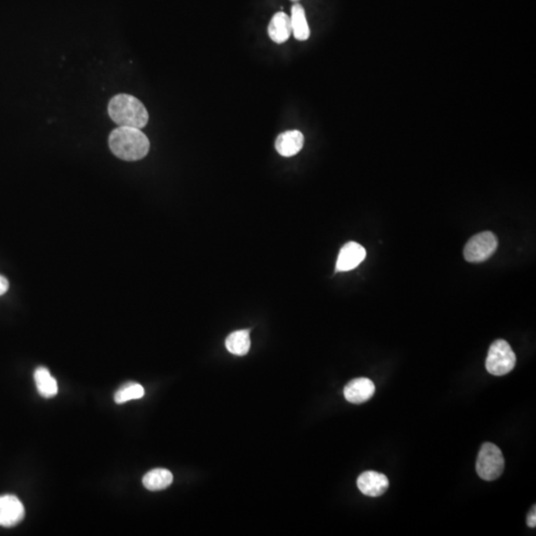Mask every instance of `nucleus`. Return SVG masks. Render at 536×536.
<instances>
[{"label": "nucleus", "mask_w": 536, "mask_h": 536, "mask_svg": "<svg viewBox=\"0 0 536 536\" xmlns=\"http://www.w3.org/2000/svg\"><path fill=\"white\" fill-rule=\"evenodd\" d=\"M108 145L113 154L124 161H138L148 154L150 139L136 127L119 126L112 131Z\"/></svg>", "instance_id": "nucleus-1"}, {"label": "nucleus", "mask_w": 536, "mask_h": 536, "mask_svg": "<svg viewBox=\"0 0 536 536\" xmlns=\"http://www.w3.org/2000/svg\"><path fill=\"white\" fill-rule=\"evenodd\" d=\"M108 115L119 126L143 129L148 124L150 115L145 106L131 94H119L108 103Z\"/></svg>", "instance_id": "nucleus-2"}, {"label": "nucleus", "mask_w": 536, "mask_h": 536, "mask_svg": "<svg viewBox=\"0 0 536 536\" xmlns=\"http://www.w3.org/2000/svg\"><path fill=\"white\" fill-rule=\"evenodd\" d=\"M477 473L485 481H495L505 470V458L502 451L493 443L481 446L476 463Z\"/></svg>", "instance_id": "nucleus-3"}, {"label": "nucleus", "mask_w": 536, "mask_h": 536, "mask_svg": "<svg viewBox=\"0 0 536 536\" xmlns=\"http://www.w3.org/2000/svg\"><path fill=\"white\" fill-rule=\"evenodd\" d=\"M516 356L505 340H497L491 345L486 361V370L491 375H505L516 367Z\"/></svg>", "instance_id": "nucleus-4"}, {"label": "nucleus", "mask_w": 536, "mask_h": 536, "mask_svg": "<svg viewBox=\"0 0 536 536\" xmlns=\"http://www.w3.org/2000/svg\"><path fill=\"white\" fill-rule=\"evenodd\" d=\"M498 245V238L492 231L478 233L467 242L464 249L465 259L475 263L488 261L495 254Z\"/></svg>", "instance_id": "nucleus-5"}, {"label": "nucleus", "mask_w": 536, "mask_h": 536, "mask_svg": "<svg viewBox=\"0 0 536 536\" xmlns=\"http://www.w3.org/2000/svg\"><path fill=\"white\" fill-rule=\"evenodd\" d=\"M25 509L18 498L13 495L0 497V526L13 528L24 519Z\"/></svg>", "instance_id": "nucleus-6"}, {"label": "nucleus", "mask_w": 536, "mask_h": 536, "mask_svg": "<svg viewBox=\"0 0 536 536\" xmlns=\"http://www.w3.org/2000/svg\"><path fill=\"white\" fill-rule=\"evenodd\" d=\"M365 256H367V252L360 243L355 242L346 243L340 250L336 271L344 273V271L353 270L362 263Z\"/></svg>", "instance_id": "nucleus-7"}, {"label": "nucleus", "mask_w": 536, "mask_h": 536, "mask_svg": "<svg viewBox=\"0 0 536 536\" xmlns=\"http://www.w3.org/2000/svg\"><path fill=\"white\" fill-rule=\"evenodd\" d=\"M356 484L363 495L374 498L381 497L389 486V481L386 475L375 471H367L361 475Z\"/></svg>", "instance_id": "nucleus-8"}, {"label": "nucleus", "mask_w": 536, "mask_h": 536, "mask_svg": "<svg viewBox=\"0 0 536 536\" xmlns=\"http://www.w3.org/2000/svg\"><path fill=\"white\" fill-rule=\"evenodd\" d=\"M375 393L374 382L367 377L353 379L345 386L344 396L353 405H362L370 400Z\"/></svg>", "instance_id": "nucleus-9"}, {"label": "nucleus", "mask_w": 536, "mask_h": 536, "mask_svg": "<svg viewBox=\"0 0 536 536\" xmlns=\"http://www.w3.org/2000/svg\"><path fill=\"white\" fill-rule=\"evenodd\" d=\"M303 133L299 131L282 132L275 140V148L283 157H292L302 150L304 146Z\"/></svg>", "instance_id": "nucleus-10"}, {"label": "nucleus", "mask_w": 536, "mask_h": 536, "mask_svg": "<svg viewBox=\"0 0 536 536\" xmlns=\"http://www.w3.org/2000/svg\"><path fill=\"white\" fill-rule=\"evenodd\" d=\"M268 35L276 44L287 42L292 34L291 20L284 13L275 14L268 25Z\"/></svg>", "instance_id": "nucleus-11"}, {"label": "nucleus", "mask_w": 536, "mask_h": 536, "mask_svg": "<svg viewBox=\"0 0 536 536\" xmlns=\"http://www.w3.org/2000/svg\"><path fill=\"white\" fill-rule=\"evenodd\" d=\"M292 33L295 39L306 41L310 37V28L307 22L305 9L301 4L296 3L291 8Z\"/></svg>", "instance_id": "nucleus-12"}, {"label": "nucleus", "mask_w": 536, "mask_h": 536, "mask_svg": "<svg viewBox=\"0 0 536 536\" xmlns=\"http://www.w3.org/2000/svg\"><path fill=\"white\" fill-rule=\"evenodd\" d=\"M143 486L151 492L165 490L173 483V475L166 469H154L143 477Z\"/></svg>", "instance_id": "nucleus-13"}, {"label": "nucleus", "mask_w": 536, "mask_h": 536, "mask_svg": "<svg viewBox=\"0 0 536 536\" xmlns=\"http://www.w3.org/2000/svg\"><path fill=\"white\" fill-rule=\"evenodd\" d=\"M38 393L45 398H54L58 393V384L46 368H38L34 372Z\"/></svg>", "instance_id": "nucleus-14"}, {"label": "nucleus", "mask_w": 536, "mask_h": 536, "mask_svg": "<svg viewBox=\"0 0 536 536\" xmlns=\"http://www.w3.org/2000/svg\"><path fill=\"white\" fill-rule=\"evenodd\" d=\"M226 347L233 355H247L250 349L249 331L240 330L231 333L230 336L226 338Z\"/></svg>", "instance_id": "nucleus-15"}, {"label": "nucleus", "mask_w": 536, "mask_h": 536, "mask_svg": "<svg viewBox=\"0 0 536 536\" xmlns=\"http://www.w3.org/2000/svg\"><path fill=\"white\" fill-rule=\"evenodd\" d=\"M143 386L139 384H136V382H131V384H127L126 386H122L117 391V393L115 394V401L117 405H122V403L129 400L143 398Z\"/></svg>", "instance_id": "nucleus-16"}, {"label": "nucleus", "mask_w": 536, "mask_h": 536, "mask_svg": "<svg viewBox=\"0 0 536 536\" xmlns=\"http://www.w3.org/2000/svg\"><path fill=\"white\" fill-rule=\"evenodd\" d=\"M528 526H530V528H535L536 526L535 505L533 507V509H531L530 514H528Z\"/></svg>", "instance_id": "nucleus-17"}, {"label": "nucleus", "mask_w": 536, "mask_h": 536, "mask_svg": "<svg viewBox=\"0 0 536 536\" xmlns=\"http://www.w3.org/2000/svg\"><path fill=\"white\" fill-rule=\"evenodd\" d=\"M9 288V283L8 281H7L6 277H3V276L0 275V295H3L6 294L7 290H8Z\"/></svg>", "instance_id": "nucleus-18"}, {"label": "nucleus", "mask_w": 536, "mask_h": 536, "mask_svg": "<svg viewBox=\"0 0 536 536\" xmlns=\"http://www.w3.org/2000/svg\"><path fill=\"white\" fill-rule=\"evenodd\" d=\"M292 1H298V0H292Z\"/></svg>", "instance_id": "nucleus-19"}]
</instances>
